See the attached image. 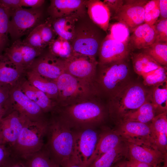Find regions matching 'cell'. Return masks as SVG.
<instances>
[{"instance_id":"6da1fadb","label":"cell","mask_w":167,"mask_h":167,"mask_svg":"<svg viewBox=\"0 0 167 167\" xmlns=\"http://www.w3.org/2000/svg\"><path fill=\"white\" fill-rule=\"evenodd\" d=\"M51 114L48 119L44 147L54 164L62 167L72 160L75 131L57 113Z\"/></svg>"},{"instance_id":"7a4b0ae2","label":"cell","mask_w":167,"mask_h":167,"mask_svg":"<svg viewBox=\"0 0 167 167\" xmlns=\"http://www.w3.org/2000/svg\"><path fill=\"white\" fill-rule=\"evenodd\" d=\"M97 96L64 107L54 112L74 131L96 127L104 121L106 111Z\"/></svg>"},{"instance_id":"3957f363","label":"cell","mask_w":167,"mask_h":167,"mask_svg":"<svg viewBox=\"0 0 167 167\" xmlns=\"http://www.w3.org/2000/svg\"><path fill=\"white\" fill-rule=\"evenodd\" d=\"M90 19L87 13L79 17L75 23L73 37L70 41L73 54L96 59L101 44L106 35Z\"/></svg>"},{"instance_id":"277c9868","label":"cell","mask_w":167,"mask_h":167,"mask_svg":"<svg viewBox=\"0 0 167 167\" xmlns=\"http://www.w3.org/2000/svg\"><path fill=\"white\" fill-rule=\"evenodd\" d=\"M126 58L97 66L95 84L101 95L110 98L131 82Z\"/></svg>"},{"instance_id":"5b68a950","label":"cell","mask_w":167,"mask_h":167,"mask_svg":"<svg viewBox=\"0 0 167 167\" xmlns=\"http://www.w3.org/2000/svg\"><path fill=\"white\" fill-rule=\"evenodd\" d=\"M150 93L139 83L130 82L109 98L108 111L113 119L119 121L125 114L138 109Z\"/></svg>"},{"instance_id":"8992f818","label":"cell","mask_w":167,"mask_h":167,"mask_svg":"<svg viewBox=\"0 0 167 167\" xmlns=\"http://www.w3.org/2000/svg\"><path fill=\"white\" fill-rule=\"evenodd\" d=\"M55 82L59 107L101 96L95 84L77 78L66 72L61 74Z\"/></svg>"},{"instance_id":"52a82bcc","label":"cell","mask_w":167,"mask_h":167,"mask_svg":"<svg viewBox=\"0 0 167 167\" xmlns=\"http://www.w3.org/2000/svg\"><path fill=\"white\" fill-rule=\"evenodd\" d=\"M47 121L35 122L28 120L15 142L8 147L10 155L22 158L43 148Z\"/></svg>"},{"instance_id":"ba28073f","label":"cell","mask_w":167,"mask_h":167,"mask_svg":"<svg viewBox=\"0 0 167 167\" xmlns=\"http://www.w3.org/2000/svg\"><path fill=\"white\" fill-rule=\"evenodd\" d=\"M42 15L40 8L27 9L22 7L13 11L11 15L9 29L12 40L15 41L28 34L40 24Z\"/></svg>"},{"instance_id":"9c48e42d","label":"cell","mask_w":167,"mask_h":167,"mask_svg":"<svg viewBox=\"0 0 167 167\" xmlns=\"http://www.w3.org/2000/svg\"><path fill=\"white\" fill-rule=\"evenodd\" d=\"M96 127L75 131V139L71 161L88 167L95 150L100 133Z\"/></svg>"},{"instance_id":"30bf717a","label":"cell","mask_w":167,"mask_h":167,"mask_svg":"<svg viewBox=\"0 0 167 167\" xmlns=\"http://www.w3.org/2000/svg\"><path fill=\"white\" fill-rule=\"evenodd\" d=\"M8 98L10 101L9 108L11 111H16L32 122H43L47 120L46 113L22 91L17 84L11 87Z\"/></svg>"},{"instance_id":"8fae6325","label":"cell","mask_w":167,"mask_h":167,"mask_svg":"<svg viewBox=\"0 0 167 167\" xmlns=\"http://www.w3.org/2000/svg\"><path fill=\"white\" fill-rule=\"evenodd\" d=\"M115 131L125 142L157 148L149 123L134 121H120Z\"/></svg>"},{"instance_id":"7c38bea8","label":"cell","mask_w":167,"mask_h":167,"mask_svg":"<svg viewBox=\"0 0 167 167\" xmlns=\"http://www.w3.org/2000/svg\"><path fill=\"white\" fill-rule=\"evenodd\" d=\"M98 65L96 58L73 54L64 61L65 72L77 78L95 84Z\"/></svg>"},{"instance_id":"4fadbf2b","label":"cell","mask_w":167,"mask_h":167,"mask_svg":"<svg viewBox=\"0 0 167 167\" xmlns=\"http://www.w3.org/2000/svg\"><path fill=\"white\" fill-rule=\"evenodd\" d=\"M148 0H124V4L112 18L126 25L131 32L144 23V8Z\"/></svg>"},{"instance_id":"5bb4252c","label":"cell","mask_w":167,"mask_h":167,"mask_svg":"<svg viewBox=\"0 0 167 167\" xmlns=\"http://www.w3.org/2000/svg\"><path fill=\"white\" fill-rule=\"evenodd\" d=\"M29 120L17 112L12 110L0 120V142L8 147L18 139L23 128Z\"/></svg>"},{"instance_id":"9a60e30c","label":"cell","mask_w":167,"mask_h":167,"mask_svg":"<svg viewBox=\"0 0 167 167\" xmlns=\"http://www.w3.org/2000/svg\"><path fill=\"white\" fill-rule=\"evenodd\" d=\"M28 69L55 82L60 75L65 72L64 61L49 52L43 53L33 61Z\"/></svg>"},{"instance_id":"2e32d148","label":"cell","mask_w":167,"mask_h":167,"mask_svg":"<svg viewBox=\"0 0 167 167\" xmlns=\"http://www.w3.org/2000/svg\"><path fill=\"white\" fill-rule=\"evenodd\" d=\"M132 50L129 44L115 40L108 34L99 50L98 63L104 64L128 58Z\"/></svg>"},{"instance_id":"e0dca14e","label":"cell","mask_w":167,"mask_h":167,"mask_svg":"<svg viewBox=\"0 0 167 167\" xmlns=\"http://www.w3.org/2000/svg\"><path fill=\"white\" fill-rule=\"evenodd\" d=\"M86 2L83 0H52L48 12L52 19L65 17H80L87 13Z\"/></svg>"},{"instance_id":"ac0fdd59","label":"cell","mask_w":167,"mask_h":167,"mask_svg":"<svg viewBox=\"0 0 167 167\" xmlns=\"http://www.w3.org/2000/svg\"><path fill=\"white\" fill-rule=\"evenodd\" d=\"M127 143L129 159L147 164L152 167L158 166L162 162L167 164L166 155L157 148L144 145Z\"/></svg>"},{"instance_id":"d6986e66","label":"cell","mask_w":167,"mask_h":167,"mask_svg":"<svg viewBox=\"0 0 167 167\" xmlns=\"http://www.w3.org/2000/svg\"><path fill=\"white\" fill-rule=\"evenodd\" d=\"M17 84L22 91L30 100L37 104L46 113L54 111L58 107L57 102L49 98L26 79L19 80Z\"/></svg>"},{"instance_id":"ffe728a7","label":"cell","mask_w":167,"mask_h":167,"mask_svg":"<svg viewBox=\"0 0 167 167\" xmlns=\"http://www.w3.org/2000/svg\"><path fill=\"white\" fill-rule=\"evenodd\" d=\"M87 13L93 22L105 32L108 30L111 17L109 10L103 2L99 0H87Z\"/></svg>"},{"instance_id":"44dd1931","label":"cell","mask_w":167,"mask_h":167,"mask_svg":"<svg viewBox=\"0 0 167 167\" xmlns=\"http://www.w3.org/2000/svg\"><path fill=\"white\" fill-rule=\"evenodd\" d=\"M156 32L154 25L143 23L137 27L130 35L129 44L132 49H144L155 41Z\"/></svg>"},{"instance_id":"7402d4cb","label":"cell","mask_w":167,"mask_h":167,"mask_svg":"<svg viewBox=\"0 0 167 167\" xmlns=\"http://www.w3.org/2000/svg\"><path fill=\"white\" fill-rule=\"evenodd\" d=\"M155 145L166 155L167 149V112L156 116L149 123Z\"/></svg>"},{"instance_id":"603a6c76","label":"cell","mask_w":167,"mask_h":167,"mask_svg":"<svg viewBox=\"0 0 167 167\" xmlns=\"http://www.w3.org/2000/svg\"><path fill=\"white\" fill-rule=\"evenodd\" d=\"M26 70L12 62L4 54L0 55V83L16 85Z\"/></svg>"},{"instance_id":"cb8c5ba5","label":"cell","mask_w":167,"mask_h":167,"mask_svg":"<svg viewBox=\"0 0 167 167\" xmlns=\"http://www.w3.org/2000/svg\"><path fill=\"white\" fill-rule=\"evenodd\" d=\"M123 141L122 139L115 131L107 130L100 133L96 148L90 160L89 166L96 159L116 147Z\"/></svg>"},{"instance_id":"d4e9b609","label":"cell","mask_w":167,"mask_h":167,"mask_svg":"<svg viewBox=\"0 0 167 167\" xmlns=\"http://www.w3.org/2000/svg\"><path fill=\"white\" fill-rule=\"evenodd\" d=\"M158 114L150 94L145 101L138 109L124 115L119 121H134L150 123Z\"/></svg>"},{"instance_id":"484cf974","label":"cell","mask_w":167,"mask_h":167,"mask_svg":"<svg viewBox=\"0 0 167 167\" xmlns=\"http://www.w3.org/2000/svg\"><path fill=\"white\" fill-rule=\"evenodd\" d=\"M25 73L27 79L32 85L57 102L58 89L55 81L48 79L30 70H27Z\"/></svg>"},{"instance_id":"4316f807","label":"cell","mask_w":167,"mask_h":167,"mask_svg":"<svg viewBox=\"0 0 167 167\" xmlns=\"http://www.w3.org/2000/svg\"><path fill=\"white\" fill-rule=\"evenodd\" d=\"M122 142L96 159L88 167H113L127 155V143Z\"/></svg>"},{"instance_id":"83f0119b","label":"cell","mask_w":167,"mask_h":167,"mask_svg":"<svg viewBox=\"0 0 167 167\" xmlns=\"http://www.w3.org/2000/svg\"><path fill=\"white\" fill-rule=\"evenodd\" d=\"M130 55L134 71L141 76L162 66L150 56L143 52H131Z\"/></svg>"},{"instance_id":"f1b7e54d","label":"cell","mask_w":167,"mask_h":167,"mask_svg":"<svg viewBox=\"0 0 167 167\" xmlns=\"http://www.w3.org/2000/svg\"><path fill=\"white\" fill-rule=\"evenodd\" d=\"M79 17L69 16L50 19L52 26L57 36L70 42L73 37L75 23Z\"/></svg>"},{"instance_id":"f546056e","label":"cell","mask_w":167,"mask_h":167,"mask_svg":"<svg viewBox=\"0 0 167 167\" xmlns=\"http://www.w3.org/2000/svg\"><path fill=\"white\" fill-rule=\"evenodd\" d=\"M150 92L158 114L167 112V80L153 86Z\"/></svg>"},{"instance_id":"4dcf8cb0","label":"cell","mask_w":167,"mask_h":167,"mask_svg":"<svg viewBox=\"0 0 167 167\" xmlns=\"http://www.w3.org/2000/svg\"><path fill=\"white\" fill-rule=\"evenodd\" d=\"M48 46L49 53L64 61L73 55V50L70 42L58 36Z\"/></svg>"},{"instance_id":"1f68e13d","label":"cell","mask_w":167,"mask_h":167,"mask_svg":"<svg viewBox=\"0 0 167 167\" xmlns=\"http://www.w3.org/2000/svg\"><path fill=\"white\" fill-rule=\"evenodd\" d=\"M27 167H55L44 146L41 150L22 158Z\"/></svg>"},{"instance_id":"d6a6232c","label":"cell","mask_w":167,"mask_h":167,"mask_svg":"<svg viewBox=\"0 0 167 167\" xmlns=\"http://www.w3.org/2000/svg\"><path fill=\"white\" fill-rule=\"evenodd\" d=\"M11 13L0 5V55L8 47L9 23Z\"/></svg>"},{"instance_id":"836d02e7","label":"cell","mask_w":167,"mask_h":167,"mask_svg":"<svg viewBox=\"0 0 167 167\" xmlns=\"http://www.w3.org/2000/svg\"><path fill=\"white\" fill-rule=\"evenodd\" d=\"M143 52L149 55L161 66H167V42H154L143 49Z\"/></svg>"},{"instance_id":"e575fe53","label":"cell","mask_w":167,"mask_h":167,"mask_svg":"<svg viewBox=\"0 0 167 167\" xmlns=\"http://www.w3.org/2000/svg\"><path fill=\"white\" fill-rule=\"evenodd\" d=\"M16 41L22 55L23 66L26 70L33 61L43 53L44 50L31 46L21 41L20 39Z\"/></svg>"},{"instance_id":"d590c367","label":"cell","mask_w":167,"mask_h":167,"mask_svg":"<svg viewBox=\"0 0 167 167\" xmlns=\"http://www.w3.org/2000/svg\"><path fill=\"white\" fill-rule=\"evenodd\" d=\"M109 28L110 32L108 34L111 37L119 42L129 44L131 32L126 25L117 22Z\"/></svg>"},{"instance_id":"8d00e7d4","label":"cell","mask_w":167,"mask_h":167,"mask_svg":"<svg viewBox=\"0 0 167 167\" xmlns=\"http://www.w3.org/2000/svg\"><path fill=\"white\" fill-rule=\"evenodd\" d=\"M167 66L161 67L143 76L145 85L153 86L167 80Z\"/></svg>"},{"instance_id":"74e56055","label":"cell","mask_w":167,"mask_h":167,"mask_svg":"<svg viewBox=\"0 0 167 167\" xmlns=\"http://www.w3.org/2000/svg\"><path fill=\"white\" fill-rule=\"evenodd\" d=\"M159 0H148L144 8V22L150 26L153 25L160 16Z\"/></svg>"},{"instance_id":"f35d334b","label":"cell","mask_w":167,"mask_h":167,"mask_svg":"<svg viewBox=\"0 0 167 167\" xmlns=\"http://www.w3.org/2000/svg\"><path fill=\"white\" fill-rule=\"evenodd\" d=\"M40 31L42 41L46 46L56 38L57 35L52 26L50 17L39 24Z\"/></svg>"},{"instance_id":"ab89813d","label":"cell","mask_w":167,"mask_h":167,"mask_svg":"<svg viewBox=\"0 0 167 167\" xmlns=\"http://www.w3.org/2000/svg\"><path fill=\"white\" fill-rule=\"evenodd\" d=\"M39 24L28 34L23 41L35 48L44 50L46 46L42 41L40 31Z\"/></svg>"},{"instance_id":"60d3db41","label":"cell","mask_w":167,"mask_h":167,"mask_svg":"<svg viewBox=\"0 0 167 167\" xmlns=\"http://www.w3.org/2000/svg\"><path fill=\"white\" fill-rule=\"evenodd\" d=\"M4 52V54L12 62L24 68L23 65L22 55L16 41L13 42L11 46L6 48Z\"/></svg>"},{"instance_id":"b9f144b4","label":"cell","mask_w":167,"mask_h":167,"mask_svg":"<svg viewBox=\"0 0 167 167\" xmlns=\"http://www.w3.org/2000/svg\"><path fill=\"white\" fill-rule=\"evenodd\" d=\"M154 25L156 32L154 42H167V19L158 20Z\"/></svg>"},{"instance_id":"7bdbcfd3","label":"cell","mask_w":167,"mask_h":167,"mask_svg":"<svg viewBox=\"0 0 167 167\" xmlns=\"http://www.w3.org/2000/svg\"><path fill=\"white\" fill-rule=\"evenodd\" d=\"M123 0H105L103 2L108 8L112 17L117 13L124 4Z\"/></svg>"},{"instance_id":"ee69618b","label":"cell","mask_w":167,"mask_h":167,"mask_svg":"<svg viewBox=\"0 0 167 167\" xmlns=\"http://www.w3.org/2000/svg\"><path fill=\"white\" fill-rule=\"evenodd\" d=\"M1 167H27L22 158L10 155Z\"/></svg>"},{"instance_id":"f6af8a7d","label":"cell","mask_w":167,"mask_h":167,"mask_svg":"<svg viewBox=\"0 0 167 167\" xmlns=\"http://www.w3.org/2000/svg\"><path fill=\"white\" fill-rule=\"evenodd\" d=\"M0 5L12 13L16 10L22 7L21 0H0Z\"/></svg>"},{"instance_id":"bcb514c9","label":"cell","mask_w":167,"mask_h":167,"mask_svg":"<svg viewBox=\"0 0 167 167\" xmlns=\"http://www.w3.org/2000/svg\"><path fill=\"white\" fill-rule=\"evenodd\" d=\"M45 2V1L44 0H21V5L22 7L38 8H40Z\"/></svg>"},{"instance_id":"7dc6e473","label":"cell","mask_w":167,"mask_h":167,"mask_svg":"<svg viewBox=\"0 0 167 167\" xmlns=\"http://www.w3.org/2000/svg\"><path fill=\"white\" fill-rule=\"evenodd\" d=\"M10 155L8 147L3 144H0V167H1Z\"/></svg>"},{"instance_id":"c3c4849f","label":"cell","mask_w":167,"mask_h":167,"mask_svg":"<svg viewBox=\"0 0 167 167\" xmlns=\"http://www.w3.org/2000/svg\"><path fill=\"white\" fill-rule=\"evenodd\" d=\"M159 19L162 20L167 19V0H159Z\"/></svg>"},{"instance_id":"681fc988","label":"cell","mask_w":167,"mask_h":167,"mask_svg":"<svg viewBox=\"0 0 167 167\" xmlns=\"http://www.w3.org/2000/svg\"><path fill=\"white\" fill-rule=\"evenodd\" d=\"M123 162L125 167H152L147 164L131 159Z\"/></svg>"},{"instance_id":"f907efd6","label":"cell","mask_w":167,"mask_h":167,"mask_svg":"<svg viewBox=\"0 0 167 167\" xmlns=\"http://www.w3.org/2000/svg\"><path fill=\"white\" fill-rule=\"evenodd\" d=\"M9 91L5 90L0 87V105L2 106V104L9 98Z\"/></svg>"},{"instance_id":"816d5d0a","label":"cell","mask_w":167,"mask_h":167,"mask_svg":"<svg viewBox=\"0 0 167 167\" xmlns=\"http://www.w3.org/2000/svg\"><path fill=\"white\" fill-rule=\"evenodd\" d=\"M62 167H85L82 165L73 161H70Z\"/></svg>"},{"instance_id":"f5cc1de1","label":"cell","mask_w":167,"mask_h":167,"mask_svg":"<svg viewBox=\"0 0 167 167\" xmlns=\"http://www.w3.org/2000/svg\"><path fill=\"white\" fill-rule=\"evenodd\" d=\"M113 167H125L123 164V161H120L118 163H117L115 165H114Z\"/></svg>"},{"instance_id":"db71d44e","label":"cell","mask_w":167,"mask_h":167,"mask_svg":"<svg viewBox=\"0 0 167 167\" xmlns=\"http://www.w3.org/2000/svg\"><path fill=\"white\" fill-rule=\"evenodd\" d=\"M154 167H167V164H164V165L163 166H157Z\"/></svg>"},{"instance_id":"11a10c76","label":"cell","mask_w":167,"mask_h":167,"mask_svg":"<svg viewBox=\"0 0 167 167\" xmlns=\"http://www.w3.org/2000/svg\"><path fill=\"white\" fill-rule=\"evenodd\" d=\"M0 144H2L0 142Z\"/></svg>"},{"instance_id":"9f6ffc18","label":"cell","mask_w":167,"mask_h":167,"mask_svg":"<svg viewBox=\"0 0 167 167\" xmlns=\"http://www.w3.org/2000/svg\"><path fill=\"white\" fill-rule=\"evenodd\" d=\"M55 167H58V166H56Z\"/></svg>"}]
</instances>
